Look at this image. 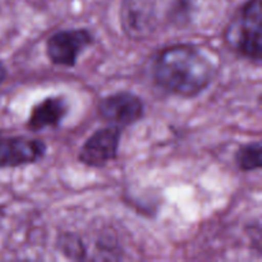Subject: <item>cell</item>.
I'll return each mask as SVG.
<instances>
[{
    "label": "cell",
    "mask_w": 262,
    "mask_h": 262,
    "mask_svg": "<svg viewBox=\"0 0 262 262\" xmlns=\"http://www.w3.org/2000/svg\"><path fill=\"white\" fill-rule=\"evenodd\" d=\"M217 67L206 53L192 43H173L156 54L154 82L173 96L193 99L214 82Z\"/></svg>",
    "instance_id": "cell-1"
},
{
    "label": "cell",
    "mask_w": 262,
    "mask_h": 262,
    "mask_svg": "<svg viewBox=\"0 0 262 262\" xmlns=\"http://www.w3.org/2000/svg\"><path fill=\"white\" fill-rule=\"evenodd\" d=\"M225 41L241 58L260 66L262 60L261 0L243 3L225 30Z\"/></svg>",
    "instance_id": "cell-2"
},
{
    "label": "cell",
    "mask_w": 262,
    "mask_h": 262,
    "mask_svg": "<svg viewBox=\"0 0 262 262\" xmlns=\"http://www.w3.org/2000/svg\"><path fill=\"white\" fill-rule=\"evenodd\" d=\"M95 43L89 28H67L54 32L46 40V56L55 67L73 68L79 56Z\"/></svg>",
    "instance_id": "cell-3"
},
{
    "label": "cell",
    "mask_w": 262,
    "mask_h": 262,
    "mask_svg": "<svg viewBox=\"0 0 262 262\" xmlns=\"http://www.w3.org/2000/svg\"><path fill=\"white\" fill-rule=\"evenodd\" d=\"M146 106L138 95L130 91H118L104 96L97 104V114L109 125L124 129L145 117Z\"/></svg>",
    "instance_id": "cell-4"
},
{
    "label": "cell",
    "mask_w": 262,
    "mask_h": 262,
    "mask_svg": "<svg viewBox=\"0 0 262 262\" xmlns=\"http://www.w3.org/2000/svg\"><path fill=\"white\" fill-rule=\"evenodd\" d=\"M122 133L123 129L115 125H107L95 130L79 150V163L87 168L101 169L117 160Z\"/></svg>",
    "instance_id": "cell-5"
},
{
    "label": "cell",
    "mask_w": 262,
    "mask_h": 262,
    "mask_svg": "<svg viewBox=\"0 0 262 262\" xmlns=\"http://www.w3.org/2000/svg\"><path fill=\"white\" fill-rule=\"evenodd\" d=\"M120 26L128 38L145 40L156 32L158 12L154 0H123L120 7Z\"/></svg>",
    "instance_id": "cell-6"
},
{
    "label": "cell",
    "mask_w": 262,
    "mask_h": 262,
    "mask_svg": "<svg viewBox=\"0 0 262 262\" xmlns=\"http://www.w3.org/2000/svg\"><path fill=\"white\" fill-rule=\"evenodd\" d=\"M48 146L42 140L0 133V169H15L42 160Z\"/></svg>",
    "instance_id": "cell-7"
},
{
    "label": "cell",
    "mask_w": 262,
    "mask_h": 262,
    "mask_svg": "<svg viewBox=\"0 0 262 262\" xmlns=\"http://www.w3.org/2000/svg\"><path fill=\"white\" fill-rule=\"evenodd\" d=\"M71 105L63 95H51L31 107L26 127L31 132H41L49 128H59L67 115L69 114Z\"/></svg>",
    "instance_id": "cell-8"
},
{
    "label": "cell",
    "mask_w": 262,
    "mask_h": 262,
    "mask_svg": "<svg viewBox=\"0 0 262 262\" xmlns=\"http://www.w3.org/2000/svg\"><path fill=\"white\" fill-rule=\"evenodd\" d=\"M234 161L238 170L243 173L260 170L262 168L261 141H253L239 146L234 154Z\"/></svg>",
    "instance_id": "cell-9"
},
{
    "label": "cell",
    "mask_w": 262,
    "mask_h": 262,
    "mask_svg": "<svg viewBox=\"0 0 262 262\" xmlns=\"http://www.w3.org/2000/svg\"><path fill=\"white\" fill-rule=\"evenodd\" d=\"M7 76H8L7 68H5L4 64L0 61V86H2V84L5 82V79H7Z\"/></svg>",
    "instance_id": "cell-10"
}]
</instances>
